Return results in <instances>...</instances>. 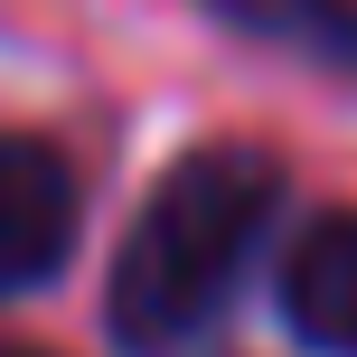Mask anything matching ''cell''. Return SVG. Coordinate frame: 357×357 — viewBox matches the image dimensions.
<instances>
[{
  "mask_svg": "<svg viewBox=\"0 0 357 357\" xmlns=\"http://www.w3.org/2000/svg\"><path fill=\"white\" fill-rule=\"evenodd\" d=\"M0 357H38V348H0Z\"/></svg>",
  "mask_w": 357,
  "mask_h": 357,
  "instance_id": "5b68a950",
  "label": "cell"
},
{
  "mask_svg": "<svg viewBox=\"0 0 357 357\" xmlns=\"http://www.w3.org/2000/svg\"><path fill=\"white\" fill-rule=\"evenodd\" d=\"M75 216H85V197H75L66 151L38 132H0V301L66 273Z\"/></svg>",
  "mask_w": 357,
  "mask_h": 357,
  "instance_id": "7a4b0ae2",
  "label": "cell"
},
{
  "mask_svg": "<svg viewBox=\"0 0 357 357\" xmlns=\"http://www.w3.org/2000/svg\"><path fill=\"white\" fill-rule=\"evenodd\" d=\"M216 29L254 38V47H282L301 66L357 75V0H197Z\"/></svg>",
  "mask_w": 357,
  "mask_h": 357,
  "instance_id": "277c9868",
  "label": "cell"
},
{
  "mask_svg": "<svg viewBox=\"0 0 357 357\" xmlns=\"http://www.w3.org/2000/svg\"><path fill=\"white\" fill-rule=\"evenodd\" d=\"M282 320H291L301 348L357 357V207L320 216V226L282 254Z\"/></svg>",
  "mask_w": 357,
  "mask_h": 357,
  "instance_id": "3957f363",
  "label": "cell"
},
{
  "mask_svg": "<svg viewBox=\"0 0 357 357\" xmlns=\"http://www.w3.org/2000/svg\"><path fill=\"white\" fill-rule=\"evenodd\" d=\"M273 207H282V160L254 142H207L188 151L160 188L142 197L123 254H113L104 320L132 357H188L226 320L235 282H245L254 245H264Z\"/></svg>",
  "mask_w": 357,
  "mask_h": 357,
  "instance_id": "6da1fadb",
  "label": "cell"
}]
</instances>
